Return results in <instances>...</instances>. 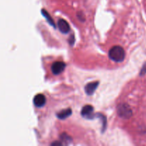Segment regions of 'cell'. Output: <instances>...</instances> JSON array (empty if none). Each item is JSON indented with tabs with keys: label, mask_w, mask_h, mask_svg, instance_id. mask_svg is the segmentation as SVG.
<instances>
[{
	"label": "cell",
	"mask_w": 146,
	"mask_h": 146,
	"mask_svg": "<svg viewBox=\"0 0 146 146\" xmlns=\"http://www.w3.org/2000/svg\"><path fill=\"white\" fill-rule=\"evenodd\" d=\"M109 58L115 62H122L125 58V51L119 46H115L108 52Z\"/></svg>",
	"instance_id": "6da1fadb"
},
{
	"label": "cell",
	"mask_w": 146,
	"mask_h": 146,
	"mask_svg": "<svg viewBox=\"0 0 146 146\" xmlns=\"http://www.w3.org/2000/svg\"><path fill=\"white\" fill-rule=\"evenodd\" d=\"M117 112L121 118L126 119L131 118L133 114L131 107L127 104H121L118 105L117 107Z\"/></svg>",
	"instance_id": "7a4b0ae2"
},
{
	"label": "cell",
	"mask_w": 146,
	"mask_h": 146,
	"mask_svg": "<svg viewBox=\"0 0 146 146\" xmlns=\"http://www.w3.org/2000/svg\"><path fill=\"white\" fill-rule=\"evenodd\" d=\"M66 64L63 61H56L51 66V71L54 75H58L64 71Z\"/></svg>",
	"instance_id": "3957f363"
},
{
	"label": "cell",
	"mask_w": 146,
	"mask_h": 146,
	"mask_svg": "<svg viewBox=\"0 0 146 146\" xmlns=\"http://www.w3.org/2000/svg\"><path fill=\"white\" fill-rule=\"evenodd\" d=\"M81 115L86 119H93L95 117L92 106H85L81 110Z\"/></svg>",
	"instance_id": "277c9868"
},
{
	"label": "cell",
	"mask_w": 146,
	"mask_h": 146,
	"mask_svg": "<svg viewBox=\"0 0 146 146\" xmlns=\"http://www.w3.org/2000/svg\"><path fill=\"white\" fill-rule=\"evenodd\" d=\"M58 28L60 31L64 34H67L70 31L69 24L64 19H60L58 21Z\"/></svg>",
	"instance_id": "5b68a950"
},
{
	"label": "cell",
	"mask_w": 146,
	"mask_h": 146,
	"mask_svg": "<svg viewBox=\"0 0 146 146\" xmlns=\"http://www.w3.org/2000/svg\"><path fill=\"white\" fill-rule=\"evenodd\" d=\"M34 104L36 107H42L46 104V98L43 94H37L34 98Z\"/></svg>",
	"instance_id": "8992f818"
},
{
	"label": "cell",
	"mask_w": 146,
	"mask_h": 146,
	"mask_svg": "<svg viewBox=\"0 0 146 146\" xmlns=\"http://www.w3.org/2000/svg\"><path fill=\"white\" fill-rule=\"evenodd\" d=\"M98 86V82L96 81V82H91L87 84L85 86V91L88 95H92L94 92H95L96 89L97 88Z\"/></svg>",
	"instance_id": "52a82bcc"
},
{
	"label": "cell",
	"mask_w": 146,
	"mask_h": 146,
	"mask_svg": "<svg viewBox=\"0 0 146 146\" xmlns=\"http://www.w3.org/2000/svg\"><path fill=\"white\" fill-rule=\"evenodd\" d=\"M71 113H72V111H71V108H67V109L60 111L59 113L56 114V115L59 119H66L71 115Z\"/></svg>",
	"instance_id": "ba28073f"
},
{
	"label": "cell",
	"mask_w": 146,
	"mask_h": 146,
	"mask_svg": "<svg viewBox=\"0 0 146 146\" xmlns=\"http://www.w3.org/2000/svg\"><path fill=\"white\" fill-rule=\"evenodd\" d=\"M42 14H43V15H44V17H45L47 21H48V22L51 25H52L53 27H55V24H54V21H53V19H52V18H51V17L49 16V14H48V12H47L46 11H45L44 9H43L42 10Z\"/></svg>",
	"instance_id": "9c48e42d"
},
{
	"label": "cell",
	"mask_w": 146,
	"mask_h": 146,
	"mask_svg": "<svg viewBox=\"0 0 146 146\" xmlns=\"http://www.w3.org/2000/svg\"><path fill=\"white\" fill-rule=\"evenodd\" d=\"M61 138L63 140V141L66 142V143H68V141H71V139L70 138V137L68 136V135H67L66 134H64V135L62 134V135L61 136Z\"/></svg>",
	"instance_id": "30bf717a"
},
{
	"label": "cell",
	"mask_w": 146,
	"mask_h": 146,
	"mask_svg": "<svg viewBox=\"0 0 146 146\" xmlns=\"http://www.w3.org/2000/svg\"><path fill=\"white\" fill-rule=\"evenodd\" d=\"M51 145H62V143H59V142H58V141H56V142H54V143H51Z\"/></svg>",
	"instance_id": "8fae6325"
}]
</instances>
